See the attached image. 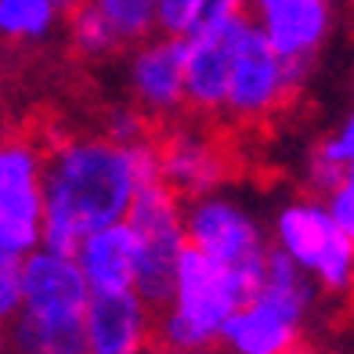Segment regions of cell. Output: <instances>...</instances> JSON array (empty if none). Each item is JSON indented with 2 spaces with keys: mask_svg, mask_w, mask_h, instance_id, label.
<instances>
[{
  "mask_svg": "<svg viewBox=\"0 0 354 354\" xmlns=\"http://www.w3.org/2000/svg\"><path fill=\"white\" fill-rule=\"evenodd\" d=\"M127 47L159 33V0H91Z\"/></svg>",
  "mask_w": 354,
  "mask_h": 354,
  "instance_id": "ffe728a7",
  "label": "cell"
},
{
  "mask_svg": "<svg viewBox=\"0 0 354 354\" xmlns=\"http://www.w3.org/2000/svg\"><path fill=\"white\" fill-rule=\"evenodd\" d=\"M76 261L91 282V293H127L138 279V235L127 221L91 232L76 246Z\"/></svg>",
  "mask_w": 354,
  "mask_h": 354,
  "instance_id": "9a60e30c",
  "label": "cell"
},
{
  "mask_svg": "<svg viewBox=\"0 0 354 354\" xmlns=\"http://www.w3.org/2000/svg\"><path fill=\"white\" fill-rule=\"evenodd\" d=\"M127 91L152 123H174L188 109L185 98V37L156 33L127 55Z\"/></svg>",
  "mask_w": 354,
  "mask_h": 354,
  "instance_id": "30bf717a",
  "label": "cell"
},
{
  "mask_svg": "<svg viewBox=\"0 0 354 354\" xmlns=\"http://www.w3.org/2000/svg\"><path fill=\"white\" fill-rule=\"evenodd\" d=\"M58 19L55 0H0V40L40 44L55 33Z\"/></svg>",
  "mask_w": 354,
  "mask_h": 354,
  "instance_id": "ac0fdd59",
  "label": "cell"
},
{
  "mask_svg": "<svg viewBox=\"0 0 354 354\" xmlns=\"http://www.w3.org/2000/svg\"><path fill=\"white\" fill-rule=\"evenodd\" d=\"M159 145V181H163L177 199H203L224 192L232 181V152L228 145L203 123H185L174 120Z\"/></svg>",
  "mask_w": 354,
  "mask_h": 354,
  "instance_id": "9c48e42d",
  "label": "cell"
},
{
  "mask_svg": "<svg viewBox=\"0 0 354 354\" xmlns=\"http://www.w3.org/2000/svg\"><path fill=\"white\" fill-rule=\"evenodd\" d=\"M55 4H58V11H62V15H73L76 8H84L87 0H55Z\"/></svg>",
  "mask_w": 354,
  "mask_h": 354,
  "instance_id": "484cf974",
  "label": "cell"
},
{
  "mask_svg": "<svg viewBox=\"0 0 354 354\" xmlns=\"http://www.w3.org/2000/svg\"><path fill=\"white\" fill-rule=\"evenodd\" d=\"M289 354H315V351H311V347H304V344H297V347L289 351Z\"/></svg>",
  "mask_w": 354,
  "mask_h": 354,
  "instance_id": "83f0119b",
  "label": "cell"
},
{
  "mask_svg": "<svg viewBox=\"0 0 354 354\" xmlns=\"http://www.w3.org/2000/svg\"><path fill=\"white\" fill-rule=\"evenodd\" d=\"M185 228L188 246H196L210 261L239 271V275L261 282L264 264L271 257V239L246 203H239L228 192L192 199L185 203Z\"/></svg>",
  "mask_w": 354,
  "mask_h": 354,
  "instance_id": "8992f818",
  "label": "cell"
},
{
  "mask_svg": "<svg viewBox=\"0 0 354 354\" xmlns=\"http://www.w3.org/2000/svg\"><path fill=\"white\" fill-rule=\"evenodd\" d=\"M351 167H354V105L347 109L340 127H336L329 138L318 141V149L308 163V181L318 192V199L326 196V192L344 177V170H351Z\"/></svg>",
  "mask_w": 354,
  "mask_h": 354,
  "instance_id": "e0dca14e",
  "label": "cell"
},
{
  "mask_svg": "<svg viewBox=\"0 0 354 354\" xmlns=\"http://www.w3.org/2000/svg\"><path fill=\"white\" fill-rule=\"evenodd\" d=\"M127 224L138 235V279L134 293L149 308H167L174 293L177 264L188 250L185 228V199H177L163 181H152L138 192V199L127 214Z\"/></svg>",
  "mask_w": 354,
  "mask_h": 354,
  "instance_id": "277c9868",
  "label": "cell"
},
{
  "mask_svg": "<svg viewBox=\"0 0 354 354\" xmlns=\"http://www.w3.org/2000/svg\"><path fill=\"white\" fill-rule=\"evenodd\" d=\"M11 354H91L87 311H29L22 308L8 322Z\"/></svg>",
  "mask_w": 354,
  "mask_h": 354,
  "instance_id": "2e32d148",
  "label": "cell"
},
{
  "mask_svg": "<svg viewBox=\"0 0 354 354\" xmlns=\"http://www.w3.org/2000/svg\"><path fill=\"white\" fill-rule=\"evenodd\" d=\"M0 138H4V123H0Z\"/></svg>",
  "mask_w": 354,
  "mask_h": 354,
  "instance_id": "f1b7e54d",
  "label": "cell"
},
{
  "mask_svg": "<svg viewBox=\"0 0 354 354\" xmlns=\"http://www.w3.org/2000/svg\"><path fill=\"white\" fill-rule=\"evenodd\" d=\"M289 98H293V91H289V80H286V58L264 37V29L246 15L243 29L235 37L224 120L235 127L268 123Z\"/></svg>",
  "mask_w": 354,
  "mask_h": 354,
  "instance_id": "ba28073f",
  "label": "cell"
},
{
  "mask_svg": "<svg viewBox=\"0 0 354 354\" xmlns=\"http://www.w3.org/2000/svg\"><path fill=\"white\" fill-rule=\"evenodd\" d=\"M44 170L47 145L37 134L0 138V239L22 257L44 246Z\"/></svg>",
  "mask_w": 354,
  "mask_h": 354,
  "instance_id": "52a82bcc",
  "label": "cell"
},
{
  "mask_svg": "<svg viewBox=\"0 0 354 354\" xmlns=\"http://www.w3.org/2000/svg\"><path fill=\"white\" fill-rule=\"evenodd\" d=\"M0 354H8V333H4V326H0Z\"/></svg>",
  "mask_w": 354,
  "mask_h": 354,
  "instance_id": "4316f807",
  "label": "cell"
},
{
  "mask_svg": "<svg viewBox=\"0 0 354 354\" xmlns=\"http://www.w3.org/2000/svg\"><path fill=\"white\" fill-rule=\"evenodd\" d=\"M203 0H159V33L188 37L199 22Z\"/></svg>",
  "mask_w": 354,
  "mask_h": 354,
  "instance_id": "cb8c5ba5",
  "label": "cell"
},
{
  "mask_svg": "<svg viewBox=\"0 0 354 354\" xmlns=\"http://www.w3.org/2000/svg\"><path fill=\"white\" fill-rule=\"evenodd\" d=\"M246 275L210 261L196 246H188L177 264L174 293L156 318V347L163 354H206L221 344L228 318L257 293Z\"/></svg>",
  "mask_w": 354,
  "mask_h": 354,
  "instance_id": "7a4b0ae2",
  "label": "cell"
},
{
  "mask_svg": "<svg viewBox=\"0 0 354 354\" xmlns=\"http://www.w3.org/2000/svg\"><path fill=\"white\" fill-rule=\"evenodd\" d=\"M22 264L26 257L0 239V326H8L22 311Z\"/></svg>",
  "mask_w": 354,
  "mask_h": 354,
  "instance_id": "7402d4cb",
  "label": "cell"
},
{
  "mask_svg": "<svg viewBox=\"0 0 354 354\" xmlns=\"http://www.w3.org/2000/svg\"><path fill=\"white\" fill-rule=\"evenodd\" d=\"M271 246L300 264L326 293L354 289V243L336 228L322 199H293L271 217Z\"/></svg>",
  "mask_w": 354,
  "mask_h": 354,
  "instance_id": "5b68a950",
  "label": "cell"
},
{
  "mask_svg": "<svg viewBox=\"0 0 354 354\" xmlns=\"http://www.w3.org/2000/svg\"><path fill=\"white\" fill-rule=\"evenodd\" d=\"M66 22H69V44H73V51L84 55V58H109V55H116V51H123V47H127L120 40V33L112 29V22L91 4V0H87L84 8H76L73 15H66Z\"/></svg>",
  "mask_w": 354,
  "mask_h": 354,
  "instance_id": "d6986e66",
  "label": "cell"
},
{
  "mask_svg": "<svg viewBox=\"0 0 354 354\" xmlns=\"http://www.w3.org/2000/svg\"><path fill=\"white\" fill-rule=\"evenodd\" d=\"M322 203H326V210L333 214L336 228H340L354 243V167L344 170V177L326 192V196H322Z\"/></svg>",
  "mask_w": 354,
  "mask_h": 354,
  "instance_id": "603a6c76",
  "label": "cell"
},
{
  "mask_svg": "<svg viewBox=\"0 0 354 354\" xmlns=\"http://www.w3.org/2000/svg\"><path fill=\"white\" fill-rule=\"evenodd\" d=\"M159 181V145H116L105 134H69L47 145L44 246L76 253L91 232L127 221L138 192Z\"/></svg>",
  "mask_w": 354,
  "mask_h": 354,
  "instance_id": "6da1fadb",
  "label": "cell"
},
{
  "mask_svg": "<svg viewBox=\"0 0 354 354\" xmlns=\"http://www.w3.org/2000/svg\"><path fill=\"white\" fill-rule=\"evenodd\" d=\"M102 134L116 145H141L152 141V120L131 102V105H112L102 120Z\"/></svg>",
  "mask_w": 354,
  "mask_h": 354,
  "instance_id": "44dd1931",
  "label": "cell"
},
{
  "mask_svg": "<svg viewBox=\"0 0 354 354\" xmlns=\"http://www.w3.org/2000/svg\"><path fill=\"white\" fill-rule=\"evenodd\" d=\"M246 15L282 58H315L333 29L329 0H250Z\"/></svg>",
  "mask_w": 354,
  "mask_h": 354,
  "instance_id": "4fadbf2b",
  "label": "cell"
},
{
  "mask_svg": "<svg viewBox=\"0 0 354 354\" xmlns=\"http://www.w3.org/2000/svg\"><path fill=\"white\" fill-rule=\"evenodd\" d=\"M250 0H203L199 8V22L196 26H214V22H232V19H243Z\"/></svg>",
  "mask_w": 354,
  "mask_h": 354,
  "instance_id": "d4e9b609",
  "label": "cell"
},
{
  "mask_svg": "<svg viewBox=\"0 0 354 354\" xmlns=\"http://www.w3.org/2000/svg\"><path fill=\"white\" fill-rule=\"evenodd\" d=\"M318 282L271 246L257 293L239 308L221 333L228 354H289L300 344L304 322L315 308Z\"/></svg>",
  "mask_w": 354,
  "mask_h": 354,
  "instance_id": "3957f363",
  "label": "cell"
},
{
  "mask_svg": "<svg viewBox=\"0 0 354 354\" xmlns=\"http://www.w3.org/2000/svg\"><path fill=\"white\" fill-rule=\"evenodd\" d=\"M243 22L246 15L232 22L196 26L185 37V98H188V112H196L199 120L224 116L235 37L243 29Z\"/></svg>",
  "mask_w": 354,
  "mask_h": 354,
  "instance_id": "8fae6325",
  "label": "cell"
},
{
  "mask_svg": "<svg viewBox=\"0 0 354 354\" xmlns=\"http://www.w3.org/2000/svg\"><path fill=\"white\" fill-rule=\"evenodd\" d=\"M91 282L73 253L33 250L22 264V308L29 311H87Z\"/></svg>",
  "mask_w": 354,
  "mask_h": 354,
  "instance_id": "5bb4252c",
  "label": "cell"
},
{
  "mask_svg": "<svg viewBox=\"0 0 354 354\" xmlns=\"http://www.w3.org/2000/svg\"><path fill=\"white\" fill-rule=\"evenodd\" d=\"M156 344V308L134 289L94 293L87 304V347L91 354H149Z\"/></svg>",
  "mask_w": 354,
  "mask_h": 354,
  "instance_id": "7c38bea8",
  "label": "cell"
}]
</instances>
